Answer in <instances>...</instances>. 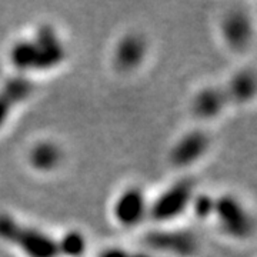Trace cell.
<instances>
[{"mask_svg":"<svg viewBox=\"0 0 257 257\" xmlns=\"http://www.w3.org/2000/svg\"><path fill=\"white\" fill-rule=\"evenodd\" d=\"M214 200L216 197H211L207 193H202V194H194L190 207L194 211V214L202 219V220H207L213 217L214 213Z\"/></svg>","mask_w":257,"mask_h":257,"instance_id":"15","label":"cell"},{"mask_svg":"<svg viewBox=\"0 0 257 257\" xmlns=\"http://www.w3.org/2000/svg\"><path fill=\"white\" fill-rule=\"evenodd\" d=\"M231 103H246L256 93V79L251 70L236 73L224 86Z\"/></svg>","mask_w":257,"mask_h":257,"instance_id":"13","label":"cell"},{"mask_svg":"<svg viewBox=\"0 0 257 257\" xmlns=\"http://www.w3.org/2000/svg\"><path fill=\"white\" fill-rule=\"evenodd\" d=\"M66 47L55 28L43 25L35 35L16 42L10 49V62L19 72H47L63 63Z\"/></svg>","mask_w":257,"mask_h":257,"instance_id":"1","label":"cell"},{"mask_svg":"<svg viewBox=\"0 0 257 257\" xmlns=\"http://www.w3.org/2000/svg\"><path fill=\"white\" fill-rule=\"evenodd\" d=\"M213 216L224 233L236 239H246L253 231V220L237 197L223 194L214 200Z\"/></svg>","mask_w":257,"mask_h":257,"instance_id":"5","label":"cell"},{"mask_svg":"<svg viewBox=\"0 0 257 257\" xmlns=\"http://www.w3.org/2000/svg\"><path fill=\"white\" fill-rule=\"evenodd\" d=\"M113 216L123 227H135L149 216V202L145 192L138 186H130L116 197Z\"/></svg>","mask_w":257,"mask_h":257,"instance_id":"6","label":"cell"},{"mask_svg":"<svg viewBox=\"0 0 257 257\" xmlns=\"http://www.w3.org/2000/svg\"><path fill=\"white\" fill-rule=\"evenodd\" d=\"M99 257H165L156 254L153 251H138V250H126L120 247H109L103 250Z\"/></svg>","mask_w":257,"mask_h":257,"instance_id":"16","label":"cell"},{"mask_svg":"<svg viewBox=\"0 0 257 257\" xmlns=\"http://www.w3.org/2000/svg\"><path fill=\"white\" fill-rule=\"evenodd\" d=\"M221 30H223V36L226 39L227 45L234 50L246 49L253 36L251 22L247 15L241 10L230 12L229 15L223 19Z\"/></svg>","mask_w":257,"mask_h":257,"instance_id":"11","label":"cell"},{"mask_svg":"<svg viewBox=\"0 0 257 257\" xmlns=\"http://www.w3.org/2000/svg\"><path fill=\"white\" fill-rule=\"evenodd\" d=\"M196 184L192 179L184 177L169 186L152 204H149V216L157 223H167L180 217L192 204Z\"/></svg>","mask_w":257,"mask_h":257,"instance_id":"3","label":"cell"},{"mask_svg":"<svg viewBox=\"0 0 257 257\" xmlns=\"http://www.w3.org/2000/svg\"><path fill=\"white\" fill-rule=\"evenodd\" d=\"M63 257H82L87 250V240L82 231L72 230L60 237Z\"/></svg>","mask_w":257,"mask_h":257,"instance_id":"14","label":"cell"},{"mask_svg":"<svg viewBox=\"0 0 257 257\" xmlns=\"http://www.w3.org/2000/svg\"><path fill=\"white\" fill-rule=\"evenodd\" d=\"M35 92V84L25 74L8 79L0 86V128L6 124L12 113Z\"/></svg>","mask_w":257,"mask_h":257,"instance_id":"8","label":"cell"},{"mask_svg":"<svg viewBox=\"0 0 257 257\" xmlns=\"http://www.w3.org/2000/svg\"><path fill=\"white\" fill-rule=\"evenodd\" d=\"M63 162V150L59 145L50 140L37 142L29 152L30 166L42 173H49L56 170Z\"/></svg>","mask_w":257,"mask_h":257,"instance_id":"12","label":"cell"},{"mask_svg":"<svg viewBox=\"0 0 257 257\" xmlns=\"http://www.w3.org/2000/svg\"><path fill=\"white\" fill-rule=\"evenodd\" d=\"M0 240L26 257H63L60 237L26 224L9 213H0Z\"/></svg>","mask_w":257,"mask_h":257,"instance_id":"2","label":"cell"},{"mask_svg":"<svg viewBox=\"0 0 257 257\" xmlns=\"http://www.w3.org/2000/svg\"><path fill=\"white\" fill-rule=\"evenodd\" d=\"M210 147V138L203 130H190L176 142L170 150V162L176 167H189L197 163Z\"/></svg>","mask_w":257,"mask_h":257,"instance_id":"7","label":"cell"},{"mask_svg":"<svg viewBox=\"0 0 257 257\" xmlns=\"http://www.w3.org/2000/svg\"><path fill=\"white\" fill-rule=\"evenodd\" d=\"M231 104L229 94L223 87H206L202 89L193 99V113L204 120H210L220 116L223 110Z\"/></svg>","mask_w":257,"mask_h":257,"instance_id":"10","label":"cell"},{"mask_svg":"<svg viewBox=\"0 0 257 257\" xmlns=\"http://www.w3.org/2000/svg\"><path fill=\"white\" fill-rule=\"evenodd\" d=\"M147 55V42L139 33H128L120 39L114 47V66L121 72H132L143 63Z\"/></svg>","mask_w":257,"mask_h":257,"instance_id":"9","label":"cell"},{"mask_svg":"<svg viewBox=\"0 0 257 257\" xmlns=\"http://www.w3.org/2000/svg\"><path fill=\"white\" fill-rule=\"evenodd\" d=\"M143 243L160 256L196 257L200 254L199 237L189 230H153L145 234Z\"/></svg>","mask_w":257,"mask_h":257,"instance_id":"4","label":"cell"}]
</instances>
